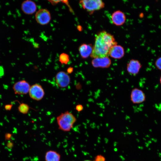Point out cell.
<instances>
[{
  "instance_id": "6da1fadb",
  "label": "cell",
  "mask_w": 161,
  "mask_h": 161,
  "mask_svg": "<svg viewBox=\"0 0 161 161\" xmlns=\"http://www.w3.org/2000/svg\"><path fill=\"white\" fill-rule=\"evenodd\" d=\"M117 44L113 35L105 31L101 32L96 36L90 56L93 58L108 57L111 47Z\"/></svg>"
},
{
  "instance_id": "7a4b0ae2",
  "label": "cell",
  "mask_w": 161,
  "mask_h": 161,
  "mask_svg": "<svg viewBox=\"0 0 161 161\" xmlns=\"http://www.w3.org/2000/svg\"><path fill=\"white\" fill-rule=\"evenodd\" d=\"M58 129L64 132H68L73 128L77 119L68 111L61 113L56 118Z\"/></svg>"
},
{
  "instance_id": "3957f363",
  "label": "cell",
  "mask_w": 161,
  "mask_h": 161,
  "mask_svg": "<svg viewBox=\"0 0 161 161\" xmlns=\"http://www.w3.org/2000/svg\"><path fill=\"white\" fill-rule=\"evenodd\" d=\"M80 5L86 11L92 13L103 8L105 4L100 0H84L80 1Z\"/></svg>"
},
{
  "instance_id": "277c9868",
  "label": "cell",
  "mask_w": 161,
  "mask_h": 161,
  "mask_svg": "<svg viewBox=\"0 0 161 161\" xmlns=\"http://www.w3.org/2000/svg\"><path fill=\"white\" fill-rule=\"evenodd\" d=\"M35 18L37 23L42 25L49 24L51 19L50 12L46 9H41L38 10L35 14Z\"/></svg>"
},
{
  "instance_id": "5b68a950",
  "label": "cell",
  "mask_w": 161,
  "mask_h": 161,
  "mask_svg": "<svg viewBox=\"0 0 161 161\" xmlns=\"http://www.w3.org/2000/svg\"><path fill=\"white\" fill-rule=\"evenodd\" d=\"M29 94L30 97L32 99L39 101L44 97L45 92L41 85L38 83H35L30 86Z\"/></svg>"
},
{
  "instance_id": "8992f818",
  "label": "cell",
  "mask_w": 161,
  "mask_h": 161,
  "mask_svg": "<svg viewBox=\"0 0 161 161\" xmlns=\"http://www.w3.org/2000/svg\"><path fill=\"white\" fill-rule=\"evenodd\" d=\"M30 86L29 83L26 80H23L14 83L13 89L15 94L24 95L29 93Z\"/></svg>"
},
{
  "instance_id": "52a82bcc",
  "label": "cell",
  "mask_w": 161,
  "mask_h": 161,
  "mask_svg": "<svg viewBox=\"0 0 161 161\" xmlns=\"http://www.w3.org/2000/svg\"><path fill=\"white\" fill-rule=\"evenodd\" d=\"M55 82L57 85L61 88L68 86L70 83V78L69 74L63 71L58 72L56 75Z\"/></svg>"
},
{
  "instance_id": "ba28073f",
  "label": "cell",
  "mask_w": 161,
  "mask_h": 161,
  "mask_svg": "<svg viewBox=\"0 0 161 161\" xmlns=\"http://www.w3.org/2000/svg\"><path fill=\"white\" fill-rule=\"evenodd\" d=\"M21 8L24 14L32 15L36 11L37 6L35 2L30 0L24 1L21 4Z\"/></svg>"
},
{
  "instance_id": "9c48e42d",
  "label": "cell",
  "mask_w": 161,
  "mask_h": 161,
  "mask_svg": "<svg viewBox=\"0 0 161 161\" xmlns=\"http://www.w3.org/2000/svg\"><path fill=\"white\" fill-rule=\"evenodd\" d=\"M130 99L133 103L138 104L143 103L145 100V96L142 90L135 88L131 91Z\"/></svg>"
},
{
  "instance_id": "30bf717a",
  "label": "cell",
  "mask_w": 161,
  "mask_h": 161,
  "mask_svg": "<svg viewBox=\"0 0 161 161\" xmlns=\"http://www.w3.org/2000/svg\"><path fill=\"white\" fill-rule=\"evenodd\" d=\"M141 67L142 65L138 60L132 59L127 64V70L130 74L135 75L139 73Z\"/></svg>"
},
{
  "instance_id": "8fae6325",
  "label": "cell",
  "mask_w": 161,
  "mask_h": 161,
  "mask_svg": "<svg viewBox=\"0 0 161 161\" xmlns=\"http://www.w3.org/2000/svg\"><path fill=\"white\" fill-rule=\"evenodd\" d=\"M111 64V60L108 57L95 58L92 61V66L95 68H108Z\"/></svg>"
},
{
  "instance_id": "7c38bea8",
  "label": "cell",
  "mask_w": 161,
  "mask_h": 161,
  "mask_svg": "<svg viewBox=\"0 0 161 161\" xmlns=\"http://www.w3.org/2000/svg\"><path fill=\"white\" fill-rule=\"evenodd\" d=\"M124 50L123 48L120 45L117 44L112 46L110 48L109 55L115 59H120L124 55Z\"/></svg>"
},
{
  "instance_id": "4fadbf2b",
  "label": "cell",
  "mask_w": 161,
  "mask_h": 161,
  "mask_svg": "<svg viewBox=\"0 0 161 161\" xmlns=\"http://www.w3.org/2000/svg\"><path fill=\"white\" fill-rule=\"evenodd\" d=\"M111 19L113 23L117 26H121L123 24L126 20L125 14L120 10L114 12L111 16Z\"/></svg>"
},
{
  "instance_id": "5bb4252c",
  "label": "cell",
  "mask_w": 161,
  "mask_h": 161,
  "mask_svg": "<svg viewBox=\"0 0 161 161\" xmlns=\"http://www.w3.org/2000/svg\"><path fill=\"white\" fill-rule=\"evenodd\" d=\"M93 48L91 44H83L81 45L79 47L78 50L81 57L83 58H86L90 56Z\"/></svg>"
},
{
  "instance_id": "9a60e30c",
  "label": "cell",
  "mask_w": 161,
  "mask_h": 161,
  "mask_svg": "<svg viewBox=\"0 0 161 161\" xmlns=\"http://www.w3.org/2000/svg\"><path fill=\"white\" fill-rule=\"evenodd\" d=\"M61 159L60 154L55 150H48L45 154V161H60Z\"/></svg>"
},
{
  "instance_id": "2e32d148",
  "label": "cell",
  "mask_w": 161,
  "mask_h": 161,
  "mask_svg": "<svg viewBox=\"0 0 161 161\" xmlns=\"http://www.w3.org/2000/svg\"><path fill=\"white\" fill-rule=\"evenodd\" d=\"M30 107L29 105L24 103H20L18 107V110L21 113L26 114L29 110Z\"/></svg>"
},
{
  "instance_id": "e0dca14e",
  "label": "cell",
  "mask_w": 161,
  "mask_h": 161,
  "mask_svg": "<svg viewBox=\"0 0 161 161\" xmlns=\"http://www.w3.org/2000/svg\"><path fill=\"white\" fill-rule=\"evenodd\" d=\"M59 59L61 64H67L69 61V56L67 54L62 53L60 55Z\"/></svg>"
},
{
  "instance_id": "ac0fdd59",
  "label": "cell",
  "mask_w": 161,
  "mask_h": 161,
  "mask_svg": "<svg viewBox=\"0 0 161 161\" xmlns=\"http://www.w3.org/2000/svg\"><path fill=\"white\" fill-rule=\"evenodd\" d=\"M105 157L103 155L98 154L97 155L93 161H106Z\"/></svg>"
},
{
  "instance_id": "d6986e66",
  "label": "cell",
  "mask_w": 161,
  "mask_h": 161,
  "mask_svg": "<svg viewBox=\"0 0 161 161\" xmlns=\"http://www.w3.org/2000/svg\"><path fill=\"white\" fill-rule=\"evenodd\" d=\"M156 67L159 69L161 70V56L158 58L155 63Z\"/></svg>"
},
{
  "instance_id": "ffe728a7",
  "label": "cell",
  "mask_w": 161,
  "mask_h": 161,
  "mask_svg": "<svg viewBox=\"0 0 161 161\" xmlns=\"http://www.w3.org/2000/svg\"><path fill=\"white\" fill-rule=\"evenodd\" d=\"M13 106V105L11 104H7L5 105L4 108L5 110L6 111H10Z\"/></svg>"
},
{
  "instance_id": "44dd1931",
  "label": "cell",
  "mask_w": 161,
  "mask_h": 161,
  "mask_svg": "<svg viewBox=\"0 0 161 161\" xmlns=\"http://www.w3.org/2000/svg\"><path fill=\"white\" fill-rule=\"evenodd\" d=\"M76 110L78 112L82 111L83 109V106L81 104H78L76 106Z\"/></svg>"
},
{
  "instance_id": "7402d4cb",
  "label": "cell",
  "mask_w": 161,
  "mask_h": 161,
  "mask_svg": "<svg viewBox=\"0 0 161 161\" xmlns=\"http://www.w3.org/2000/svg\"><path fill=\"white\" fill-rule=\"evenodd\" d=\"M73 71V69L72 67H68L67 69V72L68 74H71Z\"/></svg>"
},
{
  "instance_id": "603a6c76",
  "label": "cell",
  "mask_w": 161,
  "mask_h": 161,
  "mask_svg": "<svg viewBox=\"0 0 161 161\" xmlns=\"http://www.w3.org/2000/svg\"><path fill=\"white\" fill-rule=\"evenodd\" d=\"M49 1L51 3V4H52L53 5H54L56 4H57L58 3L59 1H61L51 0V1Z\"/></svg>"
},
{
  "instance_id": "cb8c5ba5",
  "label": "cell",
  "mask_w": 161,
  "mask_h": 161,
  "mask_svg": "<svg viewBox=\"0 0 161 161\" xmlns=\"http://www.w3.org/2000/svg\"><path fill=\"white\" fill-rule=\"evenodd\" d=\"M83 161H92L90 160H84Z\"/></svg>"
},
{
  "instance_id": "d4e9b609",
  "label": "cell",
  "mask_w": 161,
  "mask_h": 161,
  "mask_svg": "<svg viewBox=\"0 0 161 161\" xmlns=\"http://www.w3.org/2000/svg\"><path fill=\"white\" fill-rule=\"evenodd\" d=\"M160 83L161 84V77L160 78Z\"/></svg>"
}]
</instances>
